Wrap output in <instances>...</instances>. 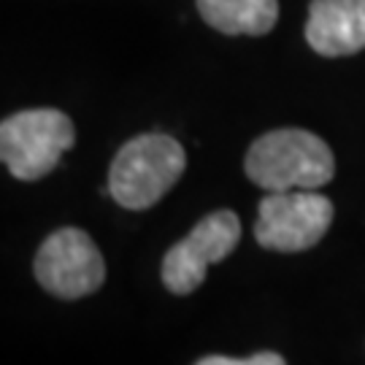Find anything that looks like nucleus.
I'll return each mask as SVG.
<instances>
[{
	"label": "nucleus",
	"mask_w": 365,
	"mask_h": 365,
	"mask_svg": "<svg viewBox=\"0 0 365 365\" xmlns=\"http://www.w3.org/2000/svg\"><path fill=\"white\" fill-rule=\"evenodd\" d=\"M33 271L41 287L66 300L92 295L106 282L103 255L78 227H63L49 235L36 255Z\"/></svg>",
	"instance_id": "obj_5"
},
{
	"label": "nucleus",
	"mask_w": 365,
	"mask_h": 365,
	"mask_svg": "<svg viewBox=\"0 0 365 365\" xmlns=\"http://www.w3.org/2000/svg\"><path fill=\"white\" fill-rule=\"evenodd\" d=\"M197 11L225 36H265L279 19V0H197Z\"/></svg>",
	"instance_id": "obj_8"
},
{
	"label": "nucleus",
	"mask_w": 365,
	"mask_h": 365,
	"mask_svg": "<svg viewBox=\"0 0 365 365\" xmlns=\"http://www.w3.org/2000/svg\"><path fill=\"white\" fill-rule=\"evenodd\" d=\"M187 168L184 146L163 133L135 135L122 146L108 170V195L122 209L144 211L160 203Z\"/></svg>",
	"instance_id": "obj_2"
},
{
	"label": "nucleus",
	"mask_w": 365,
	"mask_h": 365,
	"mask_svg": "<svg viewBox=\"0 0 365 365\" xmlns=\"http://www.w3.org/2000/svg\"><path fill=\"white\" fill-rule=\"evenodd\" d=\"M241 241V220L233 211L222 209L197 222L192 233L168 249L163 257V284L173 295L195 292L209 274V265L233 255Z\"/></svg>",
	"instance_id": "obj_6"
},
{
	"label": "nucleus",
	"mask_w": 365,
	"mask_h": 365,
	"mask_svg": "<svg viewBox=\"0 0 365 365\" xmlns=\"http://www.w3.org/2000/svg\"><path fill=\"white\" fill-rule=\"evenodd\" d=\"M249 182L268 190H319L336 173L333 149L309 130L282 128L260 135L244 163Z\"/></svg>",
	"instance_id": "obj_1"
},
{
	"label": "nucleus",
	"mask_w": 365,
	"mask_h": 365,
	"mask_svg": "<svg viewBox=\"0 0 365 365\" xmlns=\"http://www.w3.org/2000/svg\"><path fill=\"white\" fill-rule=\"evenodd\" d=\"M306 41L322 57H346L365 49V0H312Z\"/></svg>",
	"instance_id": "obj_7"
},
{
	"label": "nucleus",
	"mask_w": 365,
	"mask_h": 365,
	"mask_svg": "<svg viewBox=\"0 0 365 365\" xmlns=\"http://www.w3.org/2000/svg\"><path fill=\"white\" fill-rule=\"evenodd\" d=\"M333 222L330 197L319 190H282L260 200L255 238L271 252H306L325 238Z\"/></svg>",
	"instance_id": "obj_4"
},
{
	"label": "nucleus",
	"mask_w": 365,
	"mask_h": 365,
	"mask_svg": "<svg viewBox=\"0 0 365 365\" xmlns=\"http://www.w3.org/2000/svg\"><path fill=\"white\" fill-rule=\"evenodd\" d=\"M73 144L76 128L57 108H27L0 122V163L19 182H38L52 173Z\"/></svg>",
	"instance_id": "obj_3"
}]
</instances>
